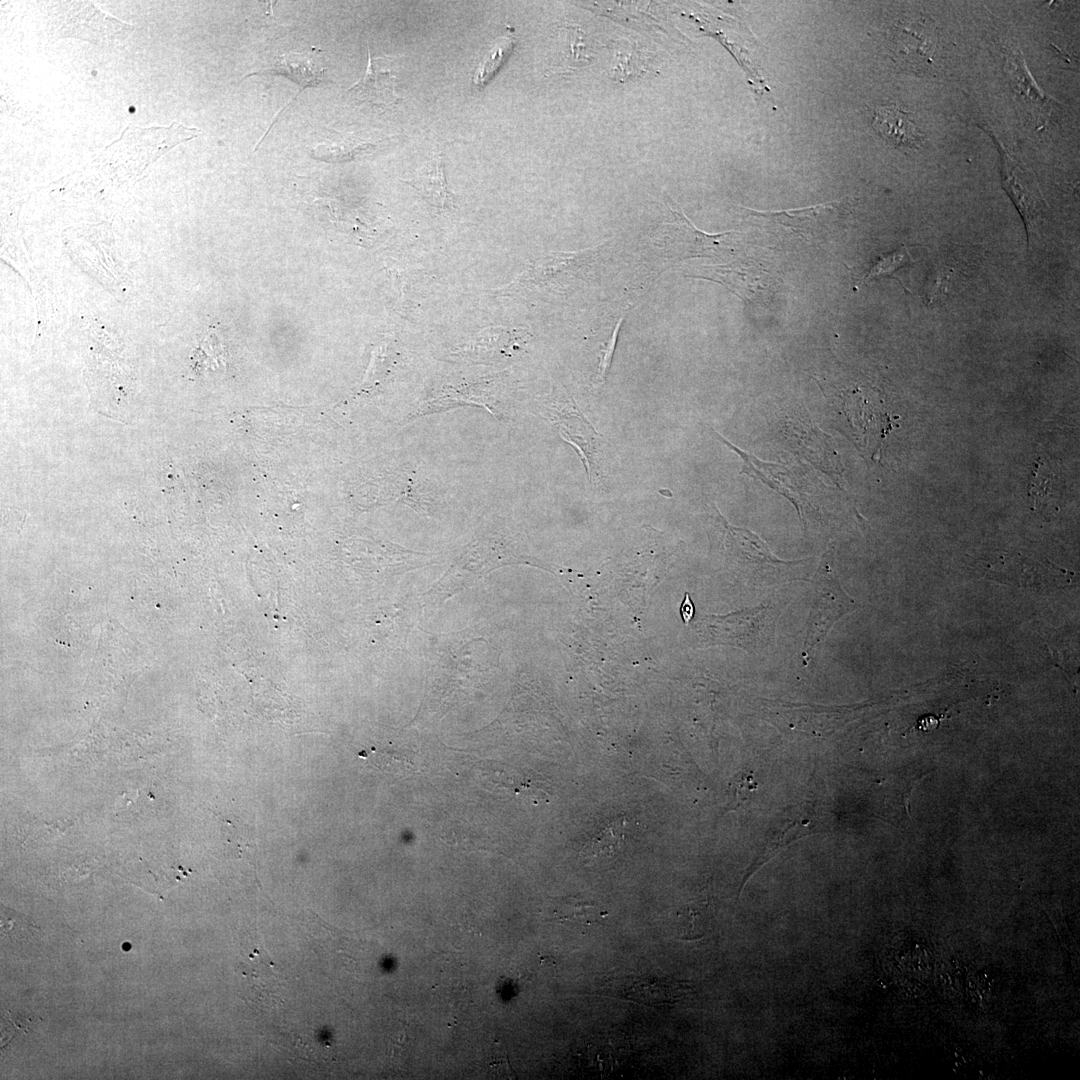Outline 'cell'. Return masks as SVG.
<instances>
[{
	"label": "cell",
	"mask_w": 1080,
	"mask_h": 1080,
	"mask_svg": "<svg viewBox=\"0 0 1080 1080\" xmlns=\"http://www.w3.org/2000/svg\"><path fill=\"white\" fill-rule=\"evenodd\" d=\"M715 516L712 519L717 531L720 533L724 550L737 561L747 564L777 566L790 564L776 558L768 549L767 544L756 534L747 529L730 525L714 507Z\"/></svg>",
	"instance_id": "9"
},
{
	"label": "cell",
	"mask_w": 1080,
	"mask_h": 1080,
	"mask_svg": "<svg viewBox=\"0 0 1080 1080\" xmlns=\"http://www.w3.org/2000/svg\"><path fill=\"white\" fill-rule=\"evenodd\" d=\"M623 317H625V315L621 316L620 319L618 320V322H617V324H616V326H615V328H614V330L612 332V335H611L609 341L607 342V345H606L605 349L602 352V357H601L598 372H597V375H596V384L598 386L603 384V382L605 381L606 374H607V372L609 370V367H610V364L612 362L614 351H615V346H616L617 339H618V336H619V330H620V327H621V324H622V321H623Z\"/></svg>",
	"instance_id": "20"
},
{
	"label": "cell",
	"mask_w": 1080,
	"mask_h": 1080,
	"mask_svg": "<svg viewBox=\"0 0 1080 1080\" xmlns=\"http://www.w3.org/2000/svg\"><path fill=\"white\" fill-rule=\"evenodd\" d=\"M907 258H910V255L906 252L904 247L899 251L882 256L881 259L871 268L865 278L870 279L876 278L880 275L890 274L894 270H896V268L904 265L907 261Z\"/></svg>",
	"instance_id": "19"
},
{
	"label": "cell",
	"mask_w": 1080,
	"mask_h": 1080,
	"mask_svg": "<svg viewBox=\"0 0 1080 1080\" xmlns=\"http://www.w3.org/2000/svg\"><path fill=\"white\" fill-rule=\"evenodd\" d=\"M1003 185L1020 211L1027 229L1036 228L1047 208L1038 183L1031 171L1002 150Z\"/></svg>",
	"instance_id": "7"
},
{
	"label": "cell",
	"mask_w": 1080,
	"mask_h": 1080,
	"mask_svg": "<svg viewBox=\"0 0 1080 1080\" xmlns=\"http://www.w3.org/2000/svg\"><path fill=\"white\" fill-rule=\"evenodd\" d=\"M48 19L53 36L73 37L94 44L123 40L134 29L89 1L53 2L48 10Z\"/></svg>",
	"instance_id": "1"
},
{
	"label": "cell",
	"mask_w": 1080,
	"mask_h": 1080,
	"mask_svg": "<svg viewBox=\"0 0 1080 1080\" xmlns=\"http://www.w3.org/2000/svg\"><path fill=\"white\" fill-rule=\"evenodd\" d=\"M815 597L806 625L803 644L804 665L809 655L826 638L833 624L856 609L853 598L841 588L835 571L823 560L814 577Z\"/></svg>",
	"instance_id": "2"
},
{
	"label": "cell",
	"mask_w": 1080,
	"mask_h": 1080,
	"mask_svg": "<svg viewBox=\"0 0 1080 1080\" xmlns=\"http://www.w3.org/2000/svg\"><path fill=\"white\" fill-rule=\"evenodd\" d=\"M513 45L514 41L512 38L500 37L496 40V43L486 53L475 71L473 83L477 87L484 86L492 78L494 73L510 54Z\"/></svg>",
	"instance_id": "15"
},
{
	"label": "cell",
	"mask_w": 1080,
	"mask_h": 1080,
	"mask_svg": "<svg viewBox=\"0 0 1080 1080\" xmlns=\"http://www.w3.org/2000/svg\"><path fill=\"white\" fill-rule=\"evenodd\" d=\"M872 126L884 141L897 149H915L922 142V134L916 123L907 112L895 105L877 106Z\"/></svg>",
	"instance_id": "10"
},
{
	"label": "cell",
	"mask_w": 1080,
	"mask_h": 1080,
	"mask_svg": "<svg viewBox=\"0 0 1080 1080\" xmlns=\"http://www.w3.org/2000/svg\"><path fill=\"white\" fill-rule=\"evenodd\" d=\"M840 209L841 203L832 202L786 211L746 210L752 217L764 218L810 242L824 240L835 232Z\"/></svg>",
	"instance_id": "6"
},
{
	"label": "cell",
	"mask_w": 1080,
	"mask_h": 1080,
	"mask_svg": "<svg viewBox=\"0 0 1080 1080\" xmlns=\"http://www.w3.org/2000/svg\"><path fill=\"white\" fill-rule=\"evenodd\" d=\"M623 821H615L594 836L583 848L584 858L610 856L623 841Z\"/></svg>",
	"instance_id": "16"
},
{
	"label": "cell",
	"mask_w": 1080,
	"mask_h": 1080,
	"mask_svg": "<svg viewBox=\"0 0 1080 1080\" xmlns=\"http://www.w3.org/2000/svg\"><path fill=\"white\" fill-rule=\"evenodd\" d=\"M767 612L766 607L759 606L728 615H708L700 619V631L712 644H730L749 650L762 640L768 625Z\"/></svg>",
	"instance_id": "4"
},
{
	"label": "cell",
	"mask_w": 1080,
	"mask_h": 1080,
	"mask_svg": "<svg viewBox=\"0 0 1080 1080\" xmlns=\"http://www.w3.org/2000/svg\"><path fill=\"white\" fill-rule=\"evenodd\" d=\"M489 1072L495 1078H511L514 1075L504 1046L495 1040L489 1052Z\"/></svg>",
	"instance_id": "18"
},
{
	"label": "cell",
	"mask_w": 1080,
	"mask_h": 1080,
	"mask_svg": "<svg viewBox=\"0 0 1080 1080\" xmlns=\"http://www.w3.org/2000/svg\"><path fill=\"white\" fill-rule=\"evenodd\" d=\"M265 72L291 78L300 86V93L308 87L318 86L324 80L326 69L317 70L310 53L289 52L278 56L271 68L253 74Z\"/></svg>",
	"instance_id": "13"
},
{
	"label": "cell",
	"mask_w": 1080,
	"mask_h": 1080,
	"mask_svg": "<svg viewBox=\"0 0 1080 1080\" xmlns=\"http://www.w3.org/2000/svg\"><path fill=\"white\" fill-rule=\"evenodd\" d=\"M680 615L684 623H689L694 617L695 608L694 604L688 593H685L684 599L680 605Z\"/></svg>",
	"instance_id": "21"
},
{
	"label": "cell",
	"mask_w": 1080,
	"mask_h": 1080,
	"mask_svg": "<svg viewBox=\"0 0 1080 1080\" xmlns=\"http://www.w3.org/2000/svg\"><path fill=\"white\" fill-rule=\"evenodd\" d=\"M675 220L670 224L669 236H675L676 244H686L682 257L701 256L702 252L714 248L725 239L728 232L709 235L699 231L686 218L681 210L671 209Z\"/></svg>",
	"instance_id": "14"
},
{
	"label": "cell",
	"mask_w": 1080,
	"mask_h": 1080,
	"mask_svg": "<svg viewBox=\"0 0 1080 1080\" xmlns=\"http://www.w3.org/2000/svg\"><path fill=\"white\" fill-rule=\"evenodd\" d=\"M1045 467L1046 464L1038 459L1029 489V496L1033 499L1035 506H1043V502L1050 497L1048 494L1052 492L1050 487H1052L1053 473L1049 474Z\"/></svg>",
	"instance_id": "17"
},
{
	"label": "cell",
	"mask_w": 1080,
	"mask_h": 1080,
	"mask_svg": "<svg viewBox=\"0 0 1080 1080\" xmlns=\"http://www.w3.org/2000/svg\"><path fill=\"white\" fill-rule=\"evenodd\" d=\"M937 40L934 24L926 16L903 20L891 30L892 57L900 67L924 73L932 66Z\"/></svg>",
	"instance_id": "3"
},
{
	"label": "cell",
	"mask_w": 1080,
	"mask_h": 1080,
	"mask_svg": "<svg viewBox=\"0 0 1080 1080\" xmlns=\"http://www.w3.org/2000/svg\"><path fill=\"white\" fill-rule=\"evenodd\" d=\"M405 182L415 188L430 205L440 211L446 212L454 209V195L447 185L441 153L427 161L412 179Z\"/></svg>",
	"instance_id": "12"
},
{
	"label": "cell",
	"mask_w": 1080,
	"mask_h": 1080,
	"mask_svg": "<svg viewBox=\"0 0 1080 1080\" xmlns=\"http://www.w3.org/2000/svg\"><path fill=\"white\" fill-rule=\"evenodd\" d=\"M197 128L174 122L169 127L138 128L129 125L121 138L114 142V156L139 157L145 163L154 162L174 146L200 134Z\"/></svg>",
	"instance_id": "5"
},
{
	"label": "cell",
	"mask_w": 1080,
	"mask_h": 1080,
	"mask_svg": "<svg viewBox=\"0 0 1080 1080\" xmlns=\"http://www.w3.org/2000/svg\"><path fill=\"white\" fill-rule=\"evenodd\" d=\"M395 85L396 77L392 75L391 70L386 66L385 58H372L368 48L366 72L349 89V92L358 101L377 106H390L399 99L395 94Z\"/></svg>",
	"instance_id": "11"
},
{
	"label": "cell",
	"mask_w": 1080,
	"mask_h": 1080,
	"mask_svg": "<svg viewBox=\"0 0 1080 1080\" xmlns=\"http://www.w3.org/2000/svg\"><path fill=\"white\" fill-rule=\"evenodd\" d=\"M561 437L577 447L582 454L586 473L592 482L600 481V459L603 455L601 435L579 411L574 401L558 412Z\"/></svg>",
	"instance_id": "8"
}]
</instances>
